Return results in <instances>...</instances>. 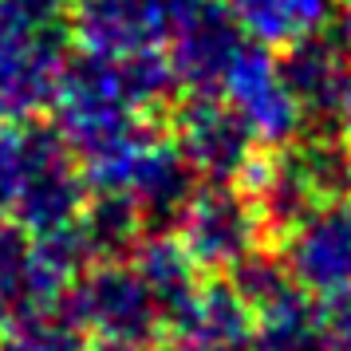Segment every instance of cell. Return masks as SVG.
<instances>
[{
	"label": "cell",
	"instance_id": "5bb4252c",
	"mask_svg": "<svg viewBox=\"0 0 351 351\" xmlns=\"http://www.w3.org/2000/svg\"><path fill=\"white\" fill-rule=\"evenodd\" d=\"M249 351H335L332 312L300 288L253 312Z\"/></svg>",
	"mask_w": 351,
	"mask_h": 351
},
{
	"label": "cell",
	"instance_id": "8992f818",
	"mask_svg": "<svg viewBox=\"0 0 351 351\" xmlns=\"http://www.w3.org/2000/svg\"><path fill=\"white\" fill-rule=\"evenodd\" d=\"M280 261L304 296L319 304L351 300V193L319 202L285 229Z\"/></svg>",
	"mask_w": 351,
	"mask_h": 351
},
{
	"label": "cell",
	"instance_id": "d6986e66",
	"mask_svg": "<svg viewBox=\"0 0 351 351\" xmlns=\"http://www.w3.org/2000/svg\"><path fill=\"white\" fill-rule=\"evenodd\" d=\"M335 138H339L343 154H348V166H351V107L343 111V119H339V127H335Z\"/></svg>",
	"mask_w": 351,
	"mask_h": 351
},
{
	"label": "cell",
	"instance_id": "7c38bea8",
	"mask_svg": "<svg viewBox=\"0 0 351 351\" xmlns=\"http://www.w3.org/2000/svg\"><path fill=\"white\" fill-rule=\"evenodd\" d=\"M253 308L241 300L229 280H197V285L166 308L158 351H233L249 348Z\"/></svg>",
	"mask_w": 351,
	"mask_h": 351
},
{
	"label": "cell",
	"instance_id": "8fae6325",
	"mask_svg": "<svg viewBox=\"0 0 351 351\" xmlns=\"http://www.w3.org/2000/svg\"><path fill=\"white\" fill-rule=\"evenodd\" d=\"M280 71L308 130L339 127L343 111L351 107V51L343 48L339 32H312L280 48Z\"/></svg>",
	"mask_w": 351,
	"mask_h": 351
},
{
	"label": "cell",
	"instance_id": "e0dca14e",
	"mask_svg": "<svg viewBox=\"0 0 351 351\" xmlns=\"http://www.w3.org/2000/svg\"><path fill=\"white\" fill-rule=\"evenodd\" d=\"M0 351H95V348L56 308V312H28V316L0 324Z\"/></svg>",
	"mask_w": 351,
	"mask_h": 351
},
{
	"label": "cell",
	"instance_id": "ac0fdd59",
	"mask_svg": "<svg viewBox=\"0 0 351 351\" xmlns=\"http://www.w3.org/2000/svg\"><path fill=\"white\" fill-rule=\"evenodd\" d=\"M332 335L335 351H351V300L332 304Z\"/></svg>",
	"mask_w": 351,
	"mask_h": 351
},
{
	"label": "cell",
	"instance_id": "7402d4cb",
	"mask_svg": "<svg viewBox=\"0 0 351 351\" xmlns=\"http://www.w3.org/2000/svg\"><path fill=\"white\" fill-rule=\"evenodd\" d=\"M233 351H249V348H233Z\"/></svg>",
	"mask_w": 351,
	"mask_h": 351
},
{
	"label": "cell",
	"instance_id": "52a82bcc",
	"mask_svg": "<svg viewBox=\"0 0 351 351\" xmlns=\"http://www.w3.org/2000/svg\"><path fill=\"white\" fill-rule=\"evenodd\" d=\"M67 28H36L0 16V127L36 123L51 111L67 64Z\"/></svg>",
	"mask_w": 351,
	"mask_h": 351
},
{
	"label": "cell",
	"instance_id": "4fadbf2b",
	"mask_svg": "<svg viewBox=\"0 0 351 351\" xmlns=\"http://www.w3.org/2000/svg\"><path fill=\"white\" fill-rule=\"evenodd\" d=\"M178 0H75L67 32L91 56H138L166 44Z\"/></svg>",
	"mask_w": 351,
	"mask_h": 351
},
{
	"label": "cell",
	"instance_id": "9c48e42d",
	"mask_svg": "<svg viewBox=\"0 0 351 351\" xmlns=\"http://www.w3.org/2000/svg\"><path fill=\"white\" fill-rule=\"evenodd\" d=\"M170 138L202 182H245L256 162V138L221 95H190L174 107Z\"/></svg>",
	"mask_w": 351,
	"mask_h": 351
},
{
	"label": "cell",
	"instance_id": "277c9868",
	"mask_svg": "<svg viewBox=\"0 0 351 351\" xmlns=\"http://www.w3.org/2000/svg\"><path fill=\"white\" fill-rule=\"evenodd\" d=\"M83 174L91 190L127 197L146 221V229H174L178 213L197 190V174L190 170V162L182 158L174 138L162 134L158 127H150L119 158L103 162L95 170H83Z\"/></svg>",
	"mask_w": 351,
	"mask_h": 351
},
{
	"label": "cell",
	"instance_id": "ba28073f",
	"mask_svg": "<svg viewBox=\"0 0 351 351\" xmlns=\"http://www.w3.org/2000/svg\"><path fill=\"white\" fill-rule=\"evenodd\" d=\"M245 44L249 36L241 32L225 0H178L162 51L182 91L221 95V83L245 51Z\"/></svg>",
	"mask_w": 351,
	"mask_h": 351
},
{
	"label": "cell",
	"instance_id": "5b68a950",
	"mask_svg": "<svg viewBox=\"0 0 351 351\" xmlns=\"http://www.w3.org/2000/svg\"><path fill=\"white\" fill-rule=\"evenodd\" d=\"M178 241L197 261V269L229 272L237 261L265 249V225L253 197L237 182H206L190 193L174 221Z\"/></svg>",
	"mask_w": 351,
	"mask_h": 351
},
{
	"label": "cell",
	"instance_id": "7a4b0ae2",
	"mask_svg": "<svg viewBox=\"0 0 351 351\" xmlns=\"http://www.w3.org/2000/svg\"><path fill=\"white\" fill-rule=\"evenodd\" d=\"M241 186L253 197L265 233L280 237L319 202L351 193V166L332 130H312L292 138L288 146L256 154Z\"/></svg>",
	"mask_w": 351,
	"mask_h": 351
},
{
	"label": "cell",
	"instance_id": "603a6c76",
	"mask_svg": "<svg viewBox=\"0 0 351 351\" xmlns=\"http://www.w3.org/2000/svg\"><path fill=\"white\" fill-rule=\"evenodd\" d=\"M99 351H103V348H99Z\"/></svg>",
	"mask_w": 351,
	"mask_h": 351
},
{
	"label": "cell",
	"instance_id": "9a60e30c",
	"mask_svg": "<svg viewBox=\"0 0 351 351\" xmlns=\"http://www.w3.org/2000/svg\"><path fill=\"white\" fill-rule=\"evenodd\" d=\"M225 8L253 44L280 51L304 36L324 32L335 12V0H225Z\"/></svg>",
	"mask_w": 351,
	"mask_h": 351
},
{
	"label": "cell",
	"instance_id": "3957f363",
	"mask_svg": "<svg viewBox=\"0 0 351 351\" xmlns=\"http://www.w3.org/2000/svg\"><path fill=\"white\" fill-rule=\"evenodd\" d=\"M64 312L91 343L103 351H146L158 348L166 308L146 288L127 256L95 261L75 276L60 300Z\"/></svg>",
	"mask_w": 351,
	"mask_h": 351
},
{
	"label": "cell",
	"instance_id": "6da1fadb",
	"mask_svg": "<svg viewBox=\"0 0 351 351\" xmlns=\"http://www.w3.org/2000/svg\"><path fill=\"white\" fill-rule=\"evenodd\" d=\"M0 190L4 209L28 233H56L80 221L91 197L83 162L56 127L20 123L0 127Z\"/></svg>",
	"mask_w": 351,
	"mask_h": 351
},
{
	"label": "cell",
	"instance_id": "30bf717a",
	"mask_svg": "<svg viewBox=\"0 0 351 351\" xmlns=\"http://www.w3.org/2000/svg\"><path fill=\"white\" fill-rule=\"evenodd\" d=\"M221 99L241 114V123L265 150L288 146L308 130L300 107L285 83L280 60L261 44H245V51L237 56V64L229 67V75L221 83Z\"/></svg>",
	"mask_w": 351,
	"mask_h": 351
},
{
	"label": "cell",
	"instance_id": "2e32d148",
	"mask_svg": "<svg viewBox=\"0 0 351 351\" xmlns=\"http://www.w3.org/2000/svg\"><path fill=\"white\" fill-rule=\"evenodd\" d=\"M127 261L146 280V288L162 300V308H174L197 285V261L186 253L174 229H146L127 253Z\"/></svg>",
	"mask_w": 351,
	"mask_h": 351
},
{
	"label": "cell",
	"instance_id": "44dd1931",
	"mask_svg": "<svg viewBox=\"0 0 351 351\" xmlns=\"http://www.w3.org/2000/svg\"><path fill=\"white\" fill-rule=\"evenodd\" d=\"M4 213H8V209H4V190H0V221H4Z\"/></svg>",
	"mask_w": 351,
	"mask_h": 351
},
{
	"label": "cell",
	"instance_id": "ffe728a7",
	"mask_svg": "<svg viewBox=\"0 0 351 351\" xmlns=\"http://www.w3.org/2000/svg\"><path fill=\"white\" fill-rule=\"evenodd\" d=\"M339 40H343V48L351 51V12L343 16V24H339Z\"/></svg>",
	"mask_w": 351,
	"mask_h": 351
}]
</instances>
